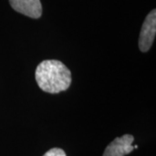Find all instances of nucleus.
I'll return each instance as SVG.
<instances>
[{
  "instance_id": "f257e3e1",
  "label": "nucleus",
  "mask_w": 156,
  "mask_h": 156,
  "mask_svg": "<svg viewBox=\"0 0 156 156\" xmlns=\"http://www.w3.org/2000/svg\"><path fill=\"white\" fill-rule=\"evenodd\" d=\"M36 80L39 88L50 94H57L69 89L71 73L62 62L45 60L36 69Z\"/></svg>"
},
{
  "instance_id": "f03ea898",
  "label": "nucleus",
  "mask_w": 156,
  "mask_h": 156,
  "mask_svg": "<svg viewBox=\"0 0 156 156\" xmlns=\"http://www.w3.org/2000/svg\"><path fill=\"white\" fill-rule=\"evenodd\" d=\"M156 33V11L153 10L147 16L142 24L139 37V48L140 51H148L154 43Z\"/></svg>"
},
{
  "instance_id": "7ed1b4c3",
  "label": "nucleus",
  "mask_w": 156,
  "mask_h": 156,
  "mask_svg": "<svg viewBox=\"0 0 156 156\" xmlns=\"http://www.w3.org/2000/svg\"><path fill=\"white\" fill-rule=\"evenodd\" d=\"M134 136L131 134H124L117 137L106 147L103 156H125L134 150Z\"/></svg>"
},
{
  "instance_id": "20e7f679",
  "label": "nucleus",
  "mask_w": 156,
  "mask_h": 156,
  "mask_svg": "<svg viewBox=\"0 0 156 156\" xmlns=\"http://www.w3.org/2000/svg\"><path fill=\"white\" fill-rule=\"evenodd\" d=\"M15 11L31 18H39L42 15L40 0H9Z\"/></svg>"
},
{
  "instance_id": "39448f33",
  "label": "nucleus",
  "mask_w": 156,
  "mask_h": 156,
  "mask_svg": "<svg viewBox=\"0 0 156 156\" xmlns=\"http://www.w3.org/2000/svg\"><path fill=\"white\" fill-rule=\"evenodd\" d=\"M44 156H66V154L61 148H52L46 152Z\"/></svg>"
},
{
  "instance_id": "423d86ee",
  "label": "nucleus",
  "mask_w": 156,
  "mask_h": 156,
  "mask_svg": "<svg viewBox=\"0 0 156 156\" xmlns=\"http://www.w3.org/2000/svg\"><path fill=\"white\" fill-rule=\"evenodd\" d=\"M134 148H135V149H136V148H138V146H137V145H134Z\"/></svg>"
}]
</instances>
